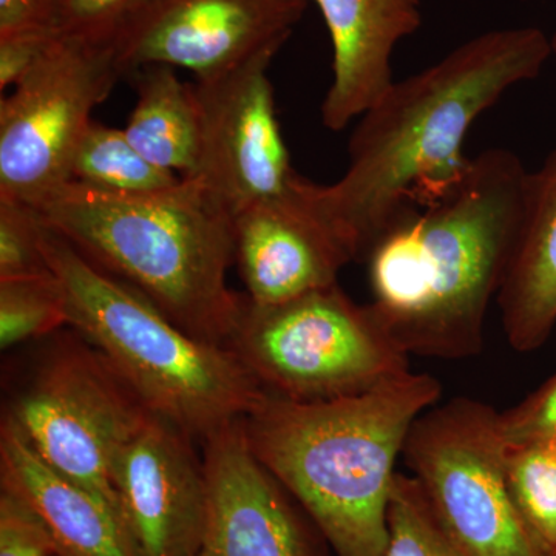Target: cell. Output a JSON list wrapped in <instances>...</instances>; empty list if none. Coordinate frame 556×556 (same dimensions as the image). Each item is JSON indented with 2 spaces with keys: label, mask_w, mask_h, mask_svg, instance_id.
I'll return each mask as SVG.
<instances>
[{
  "label": "cell",
  "mask_w": 556,
  "mask_h": 556,
  "mask_svg": "<svg viewBox=\"0 0 556 556\" xmlns=\"http://www.w3.org/2000/svg\"><path fill=\"white\" fill-rule=\"evenodd\" d=\"M551 54L540 28L486 31L393 83L361 116L343 177L308 181L311 203L351 262L365 260L408 208L437 203L464 181L473 163L464 142L475 121L511 87L538 78Z\"/></svg>",
  "instance_id": "1"
},
{
  "label": "cell",
  "mask_w": 556,
  "mask_h": 556,
  "mask_svg": "<svg viewBox=\"0 0 556 556\" xmlns=\"http://www.w3.org/2000/svg\"><path fill=\"white\" fill-rule=\"evenodd\" d=\"M308 181L294 197L260 201L232 218L233 263L251 302L277 305L334 287L351 262L311 203Z\"/></svg>",
  "instance_id": "14"
},
{
  "label": "cell",
  "mask_w": 556,
  "mask_h": 556,
  "mask_svg": "<svg viewBox=\"0 0 556 556\" xmlns=\"http://www.w3.org/2000/svg\"><path fill=\"white\" fill-rule=\"evenodd\" d=\"M68 327L60 288L50 277L0 281L2 350L38 342Z\"/></svg>",
  "instance_id": "21"
},
{
  "label": "cell",
  "mask_w": 556,
  "mask_h": 556,
  "mask_svg": "<svg viewBox=\"0 0 556 556\" xmlns=\"http://www.w3.org/2000/svg\"><path fill=\"white\" fill-rule=\"evenodd\" d=\"M442 386L407 372L358 396L294 402L266 393L244 417L252 452L336 556H383L391 486L413 422Z\"/></svg>",
  "instance_id": "3"
},
{
  "label": "cell",
  "mask_w": 556,
  "mask_h": 556,
  "mask_svg": "<svg viewBox=\"0 0 556 556\" xmlns=\"http://www.w3.org/2000/svg\"><path fill=\"white\" fill-rule=\"evenodd\" d=\"M192 439L152 415L113 473L119 515L138 556H195L207 515L203 459Z\"/></svg>",
  "instance_id": "12"
},
{
  "label": "cell",
  "mask_w": 556,
  "mask_h": 556,
  "mask_svg": "<svg viewBox=\"0 0 556 556\" xmlns=\"http://www.w3.org/2000/svg\"><path fill=\"white\" fill-rule=\"evenodd\" d=\"M501 431L508 447L556 441V372L525 401L501 413Z\"/></svg>",
  "instance_id": "26"
},
{
  "label": "cell",
  "mask_w": 556,
  "mask_h": 556,
  "mask_svg": "<svg viewBox=\"0 0 556 556\" xmlns=\"http://www.w3.org/2000/svg\"><path fill=\"white\" fill-rule=\"evenodd\" d=\"M402 456L460 555L546 556L511 500L495 408L470 397L433 405L413 422Z\"/></svg>",
  "instance_id": "8"
},
{
  "label": "cell",
  "mask_w": 556,
  "mask_h": 556,
  "mask_svg": "<svg viewBox=\"0 0 556 556\" xmlns=\"http://www.w3.org/2000/svg\"><path fill=\"white\" fill-rule=\"evenodd\" d=\"M506 477L530 536L544 555L556 556V441L507 445Z\"/></svg>",
  "instance_id": "20"
},
{
  "label": "cell",
  "mask_w": 556,
  "mask_h": 556,
  "mask_svg": "<svg viewBox=\"0 0 556 556\" xmlns=\"http://www.w3.org/2000/svg\"><path fill=\"white\" fill-rule=\"evenodd\" d=\"M127 78L137 102L124 131L153 164L192 178L199 169L201 110L195 89L178 78L169 65H146Z\"/></svg>",
  "instance_id": "18"
},
{
  "label": "cell",
  "mask_w": 556,
  "mask_h": 556,
  "mask_svg": "<svg viewBox=\"0 0 556 556\" xmlns=\"http://www.w3.org/2000/svg\"><path fill=\"white\" fill-rule=\"evenodd\" d=\"M121 78L115 42L56 36L0 101V200L36 206L70 182L93 110Z\"/></svg>",
  "instance_id": "9"
},
{
  "label": "cell",
  "mask_w": 556,
  "mask_h": 556,
  "mask_svg": "<svg viewBox=\"0 0 556 556\" xmlns=\"http://www.w3.org/2000/svg\"><path fill=\"white\" fill-rule=\"evenodd\" d=\"M38 342L9 390L2 420L43 463L119 514L116 463L153 413L76 329H61Z\"/></svg>",
  "instance_id": "6"
},
{
  "label": "cell",
  "mask_w": 556,
  "mask_h": 556,
  "mask_svg": "<svg viewBox=\"0 0 556 556\" xmlns=\"http://www.w3.org/2000/svg\"><path fill=\"white\" fill-rule=\"evenodd\" d=\"M383 556H463L413 475L396 473L387 511Z\"/></svg>",
  "instance_id": "22"
},
{
  "label": "cell",
  "mask_w": 556,
  "mask_h": 556,
  "mask_svg": "<svg viewBox=\"0 0 556 556\" xmlns=\"http://www.w3.org/2000/svg\"><path fill=\"white\" fill-rule=\"evenodd\" d=\"M551 49H552V54H556V33L551 38Z\"/></svg>",
  "instance_id": "29"
},
{
  "label": "cell",
  "mask_w": 556,
  "mask_h": 556,
  "mask_svg": "<svg viewBox=\"0 0 556 556\" xmlns=\"http://www.w3.org/2000/svg\"><path fill=\"white\" fill-rule=\"evenodd\" d=\"M311 0H148L116 36L124 78L169 65L206 79L281 49Z\"/></svg>",
  "instance_id": "11"
},
{
  "label": "cell",
  "mask_w": 556,
  "mask_h": 556,
  "mask_svg": "<svg viewBox=\"0 0 556 556\" xmlns=\"http://www.w3.org/2000/svg\"><path fill=\"white\" fill-rule=\"evenodd\" d=\"M203 445L207 515L195 556H317L292 496L252 452L244 419Z\"/></svg>",
  "instance_id": "13"
},
{
  "label": "cell",
  "mask_w": 556,
  "mask_h": 556,
  "mask_svg": "<svg viewBox=\"0 0 556 556\" xmlns=\"http://www.w3.org/2000/svg\"><path fill=\"white\" fill-rule=\"evenodd\" d=\"M226 346L266 393L294 402L358 396L409 372L408 354L339 283L277 305L244 295Z\"/></svg>",
  "instance_id": "7"
},
{
  "label": "cell",
  "mask_w": 556,
  "mask_h": 556,
  "mask_svg": "<svg viewBox=\"0 0 556 556\" xmlns=\"http://www.w3.org/2000/svg\"><path fill=\"white\" fill-rule=\"evenodd\" d=\"M278 51H262L193 86L201 149L199 169L189 179L232 218L260 201L294 197L305 179L292 167L277 118L269 67Z\"/></svg>",
  "instance_id": "10"
},
{
  "label": "cell",
  "mask_w": 556,
  "mask_h": 556,
  "mask_svg": "<svg viewBox=\"0 0 556 556\" xmlns=\"http://www.w3.org/2000/svg\"><path fill=\"white\" fill-rule=\"evenodd\" d=\"M0 556H58L46 522L7 490L0 493Z\"/></svg>",
  "instance_id": "25"
},
{
  "label": "cell",
  "mask_w": 556,
  "mask_h": 556,
  "mask_svg": "<svg viewBox=\"0 0 556 556\" xmlns=\"http://www.w3.org/2000/svg\"><path fill=\"white\" fill-rule=\"evenodd\" d=\"M38 211L21 201L0 200V281L51 276Z\"/></svg>",
  "instance_id": "23"
},
{
  "label": "cell",
  "mask_w": 556,
  "mask_h": 556,
  "mask_svg": "<svg viewBox=\"0 0 556 556\" xmlns=\"http://www.w3.org/2000/svg\"><path fill=\"white\" fill-rule=\"evenodd\" d=\"M56 36L28 35L0 39V89L16 87L36 67Z\"/></svg>",
  "instance_id": "28"
},
{
  "label": "cell",
  "mask_w": 556,
  "mask_h": 556,
  "mask_svg": "<svg viewBox=\"0 0 556 556\" xmlns=\"http://www.w3.org/2000/svg\"><path fill=\"white\" fill-rule=\"evenodd\" d=\"M0 485L46 522L58 556H138L118 511L43 463L7 420L0 424Z\"/></svg>",
  "instance_id": "16"
},
{
  "label": "cell",
  "mask_w": 556,
  "mask_h": 556,
  "mask_svg": "<svg viewBox=\"0 0 556 556\" xmlns=\"http://www.w3.org/2000/svg\"><path fill=\"white\" fill-rule=\"evenodd\" d=\"M529 174L511 150H484L452 193L408 208L369 249V308L408 356L481 353L486 311L525 217Z\"/></svg>",
  "instance_id": "2"
},
{
  "label": "cell",
  "mask_w": 556,
  "mask_h": 556,
  "mask_svg": "<svg viewBox=\"0 0 556 556\" xmlns=\"http://www.w3.org/2000/svg\"><path fill=\"white\" fill-rule=\"evenodd\" d=\"M61 0H0V39L60 35Z\"/></svg>",
  "instance_id": "27"
},
{
  "label": "cell",
  "mask_w": 556,
  "mask_h": 556,
  "mask_svg": "<svg viewBox=\"0 0 556 556\" xmlns=\"http://www.w3.org/2000/svg\"><path fill=\"white\" fill-rule=\"evenodd\" d=\"M332 43V83L321 104L329 130L345 129L393 86L394 49L422 24L420 0H314Z\"/></svg>",
  "instance_id": "15"
},
{
  "label": "cell",
  "mask_w": 556,
  "mask_h": 556,
  "mask_svg": "<svg viewBox=\"0 0 556 556\" xmlns=\"http://www.w3.org/2000/svg\"><path fill=\"white\" fill-rule=\"evenodd\" d=\"M43 228V251L68 327L112 362L153 415L203 444L257 408L266 391L230 348L190 334L137 289Z\"/></svg>",
  "instance_id": "5"
},
{
  "label": "cell",
  "mask_w": 556,
  "mask_h": 556,
  "mask_svg": "<svg viewBox=\"0 0 556 556\" xmlns=\"http://www.w3.org/2000/svg\"><path fill=\"white\" fill-rule=\"evenodd\" d=\"M181 181L179 175L146 159L124 129L94 119L80 139L70 175V182L124 197L166 192Z\"/></svg>",
  "instance_id": "19"
},
{
  "label": "cell",
  "mask_w": 556,
  "mask_h": 556,
  "mask_svg": "<svg viewBox=\"0 0 556 556\" xmlns=\"http://www.w3.org/2000/svg\"><path fill=\"white\" fill-rule=\"evenodd\" d=\"M33 207L47 228L190 334L228 343L244 300L228 285L232 217L193 179L142 197L67 182Z\"/></svg>",
  "instance_id": "4"
},
{
  "label": "cell",
  "mask_w": 556,
  "mask_h": 556,
  "mask_svg": "<svg viewBox=\"0 0 556 556\" xmlns=\"http://www.w3.org/2000/svg\"><path fill=\"white\" fill-rule=\"evenodd\" d=\"M148 0H61L60 35L115 42Z\"/></svg>",
  "instance_id": "24"
},
{
  "label": "cell",
  "mask_w": 556,
  "mask_h": 556,
  "mask_svg": "<svg viewBox=\"0 0 556 556\" xmlns=\"http://www.w3.org/2000/svg\"><path fill=\"white\" fill-rule=\"evenodd\" d=\"M504 332L518 353H532L556 327V146L530 172L525 217L496 295Z\"/></svg>",
  "instance_id": "17"
}]
</instances>
